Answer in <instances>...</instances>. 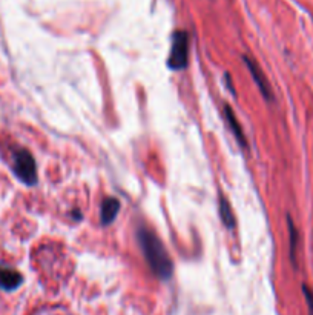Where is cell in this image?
Here are the masks:
<instances>
[{
  "label": "cell",
  "mask_w": 313,
  "mask_h": 315,
  "mask_svg": "<svg viewBox=\"0 0 313 315\" xmlns=\"http://www.w3.org/2000/svg\"><path fill=\"white\" fill-rule=\"evenodd\" d=\"M137 240L140 243V248L145 254V258L148 261V264L151 266V269L154 271V274L160 278V280H169L174 271V264L172 260L166 251V248L163 246L161 240L148 228H138L137 231Z\"/></svg>",
  "instance_id": "cell-1"
},
{
  "label": "cell",
  "mask_w": 313,
  "mask_h": 315,
  "mask_svg": "<svg viewBox=\"0 0 313 315\" xmlns=\"http://www.w3.org/2000/svg\"><path fill=\"white\" fill-rule=\"evenodd\" d=\"M14 174L25 183V185H36L37 183V166H36V160L33 157V154L25 149V148H19L14 152Z\"/></svg>",
  "instance_id": "cell-2"
},
{
  "label": "cell",
  "mask_w": 313,
  "mask_h": 315,
  "mask_svg": "<svg viewBox=\"0 0 313 315\" xmlns=\"http://www.w3.org/2000/svg\"><path fill=\"white\" fill-rule=\"evenodd\" d=\"M189 59V36L186 31H177L172 37V48L167 59V66L174 71H181L187 66Z\"/></svg>",
  "instance_id": "cell-3"
},
{
  "label": "cell",
  "mask_w": 313,
  "mask_h": 315,
  "mask_svg": "<svg viewBox=\"0 0 313 315\" xmlns=\"http://www.w3.org/2000/svg\"><path fill=\"white\" fill-rule=\"evenodd\" d=\"M23 281V277L20 272H17L13 267L0 266V289L4 290H16L20 287Z\"/></svg>",
  "instance_id": "cell-4"
},
{
  "label": "cell",
  "mask_w": 313,
  "mask_h": 315,
  "mask_svg": "<svg viewBox=\"0 0 313 315\" xmlns=\"http://www.w3.org/2000/svg\"><path fill=\"white\" fill-rule=\"evenodd\" d=\"M244 63H246L247 70L250 71V76H252V79L255 80L256 86L259 88L261 94H262L267 100H270V99H272V91H270V86H269V83H267V80H266L264 74L261 73V70L258 68V65H256L253 60H250L249 57H244Z\"/></svg>",
  "instance_id": "cell-5"
},
{
  "label": "cell",
  "mask_w": 313,
  "mask_h": 315,
  "mask_svg": "<svg viewBox=\"0 0 313 315\" xmlns=\"http://www.w3.org/2000/svg\"><path fill=\"white\" fill-rule=\"evenodd\" d=\"M120 211V201L114 197H108L105 198L103 205H102V223L103 224H109L115 220L117 214Z\"/></svg>",
  "instance_id": "cell-6"
},
{
  "label": "cell",
  "mask_w": 313,
  "mask_h": 315,
  "mask_svg": "<svg viewBox=\"0 0 313 315\" xmlns=\"http://www.w3.org/2000/svg\"><path fill=\"white\" fill-rule=\"evenodd\" d=\"M224 114H226L227 123H229V126H230V129H232V132H233V136H235V139L238 140V143L241 145V148H246V146H247L246 137H244V134H243V129H241V126H239V123H238V120H236V117H235L232 108L226 105V106H224Z\"/></svg>",
  "instance_id": "cell-7"
},
{
  "label": "cell",
  "mask_w": 313,
  "mask_h": 315,
  "mask_svg": "<svg viewBox=\"0 0 313 315\" xmlns=\"http://www.w3.org/2000/svg\"><path fill=\"white\" fill-rule=\"evenodd\" d=\"M220 215H221L223 223H224L229 229L235 226V218H233L230 205H229V201L226 200V197H223V195L220 197Z\"/></svg>",
  "instance_id": "cell-8"
},
{
  "label": "cell",
  "mask_w": 313,
  "mask_h": 315,
  "mask_svg": "<svg viewBox=\"0 0 313 315\" xmlns=\"http://www.w3.org/2000/svg\"><path fill=\"white\" fill-rule=\"evenodd\" d=\"M287 226H288V232H290V258L295 263L296 261V248H298V231L292 221V218H287Z\"/></svg>",
  "instance_id": "cell-9"
},
{
  "label": "cell",
  "mask_w": 313,
  "mask_h": 315,
  "mask_svg": "<svg viewBox=\"0 0 313 315\" xmlns=\"http://www.w3.org/2000/svg\"><path fill=\"white\" fill-rule=\"evenodd\" d=\"M304 295H305V300H307V304L310 309V315H313V290L308 289L307 286H304Z\"/></svg>",
  "instance_id": "cell-10"
}]
</instances>
